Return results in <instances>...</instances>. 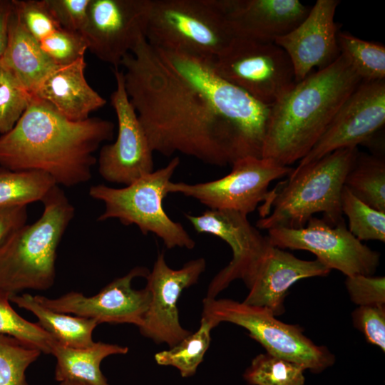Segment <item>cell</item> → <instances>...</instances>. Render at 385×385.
<instances>
[{
	"mask_svg": "<svg viewBox=\"0 0 385 385\" xmlns=\"http://www.w3.org/2000/svg\"><path fill=\"white\" fill-rule=\"evenodd\" d=\"M198 233L215 235L230 247L232 258L209 284L206 297L215 298L230 284L242 279L249 286L261 260L271 245L247 219L233 210H207L200 215H185Z\"/></svg>",
	"mask_w": 385,
	"mask_h": 385,
	"instance_id": "7c38bea8",
	"label": "cell"
},
{
	"mask_svg": "<svg viewBox=\"0 0 385 385\" xmlns=\"http://www.w3.org/2000/svg\"><path fill=\"white\" fill-rule=\"evenodd\" d=\"M345 286L351 300L358 306L385 305L384 277L348 276Z\"/></svg>",
	"mask_w": 385,
	"mask_h": 385,
	"instance_id": "8d00e7d4",
	"label": "cell"
},
{
	"mask_svg": "<svg viewBox=\"0 0 385 385\" xmlns=\"http://www.w3.org/2000/svg\"><path fill=\"white\" fill-rule=\"evenodd\" d=\"M338 0H317L306 17L274 43L287 54L297 83L313 68H323L340 55L334 15Z\"/></svg>",
	"mask_w": 385,
	"mask_h": 385,
	"instance_id": "ac0fdd59",
	"label": "cell"
},
{
	"mask_svg": "<svg viewBox=\"0 0 385 385\" xmlns=\"http://www.w3.org/2000/svg\"><path fill=\"white\" fill-rule=\"evenodd\" d=\"M90 1L45 0V2L61 29L82 34L87 21Z\"/></svg>",
	"mask_w": 385,
	"mask_h": 385,
	"instance_id": "74e56055",
	"label": "cell"
},
{
	"mask_svg": "<svg viewBox=\"0 0 385 385\" xmlns=\"http://www.w3.org/2000/svg\"><path fill=\"white\" fill-rule=\"evenodd\" d=\"M12 9V1L0 0V60L7 44L9 24Z\"/></svg>",
	"mask_w": 385,
	"mask_h": 385,
	"instance_id": "ab89813d",
	"label": "cell"
},
{
	"mask_svg": "<svg viewBox=\"0 0 385 385\" xmlns=\"http://www.w3.org/2000/svg\"><path fill=\"white\" fill-rule=\"evenodd\" d=\"M84 57L58 66L40 83L34 96L50 104L66 118L82 121L106 103V100L88 83Z\"/></svg>",
	"mask_w": 385,
	"mask_h": 385,
	"instance_id": "44dd1931",
	"label": "cell"
},
{
	"mask_svg": "<svg viewBox=\"0 0 385 385\" xmlns=\"http://www.w3.org/2000/svg\"><path fill=\"white\" fill-rule=\"evenodd\" d=\"M353 325L367 342L385 351V305L359 306L351 314Z\"/></svg>",
	"mask_w": 385,
	"mask_h": 385,
	"instance_id": "d590c367",
	"label": "cell"
},
{
	"mask_svg": "<svg viewBox=\"0 0 385 385\" xmlns=\"http://www.w3.org/2000/svg\"><path fill=\"white\" fill-rule=\"evenodd\" d=\"M149 272L145 267H133L125 275L115 279L98 294L90 297L70 292L55 299L42 295L34 297L53 311L93 319L98 324H131L139 328L143 323L151 295L146 287L142 289H133L132 281L136 277H146Z\"/></svg>",
	"mask_w": 385,
	"mask_h": 385,
	"instance_id": "5bb4252c",
	"label": "cell"
},
{
	"mask_svg": "<svg viewBox=\"0 0 385 385\" xmlns=\"http://www.w3.org/2000/svg\"><path fill=\"white\" fill-rule=\"evenodd\" d=\"M202 317L217 327L226 322L240 326L259 342L266 352L297 364L313 373H320L335 362L334 355L315 344L296 324L284 323L268 309L230 299L205 297Z\"/></svg>",
	"mask_w": 385,
	"mask_h": 385,
	"instance_id": "ba28073f",
	"label": "cell"
},
{
	"mask_svg": "<svg viewBox=\"0 0 385 385\" xmlns=\"http://www.w3.org/2000/svg\"><path fill=\"white\" fill-rule=\"evenodd\" d=\"M337 41L342 54L362 81L385 80V47L348 32L339 31Z\"/></svg>",
	"mask_w": 385,
	"mask_h": 385,
	"instance_id": "83f0119b",
	"label": "cell"
},
{
	"mask_svg": "<svg viewBox=\"0 0 385 385\" xmlns=\"http://www.w3.org/2000/svg\"><path fill=\"white\" fill-rule=\"evenodd\" d=\"M149 0H91L82 32L89 50L118 68L123 58L145 36Z\"/></svg>",
	"mask_w": 385,
	"mask_h": 385,
	"instance_id": "2e32d148",
	"label": "cell"
},
{
	"mask_svg": "<svg viewBox=\"0 0 385 385\" xmlns=\"http://www.w3.org/2000/svg\"><path fill=\"white\" fill-rule=\"evenodd\" d=\"M344 186L364 203L385 212V161L381 157L358 153Z\"/></svg>",
	"mask_w": 385,
	"mask_h": 385,
	"instance_id": "d4e9b609",
	"label": "cell"
},
{
	"mask_svg": "<svg viewBox=\"0 0 385 385\" xmlns=\"http://www.w3.org/2000/svg\"><path fill=\"white\" fill-rule=\"evenodd\" d=\"M127 346L94 342L86 348H71L54 341L51 354L56 359L55 379L58 382L76 380L91 385H109L101 370V361L108 356L125 354Z\"/></svg>",
	"mask_w": 385,
	"mask_h": 385,
	"instance_id": "603a6c76",
	"label": "cell"
},
{
	"mask_svg": "<svg viewBox=\"0 0 385 385\" xmlns=\"http://www.w3.org/2000/svg\"><path fill=\"white\" fill-rule=\"evenodd\" d=\"M215 325L202 317L196 332L183 339L169 349L159 351L155 355L158 365L176 368L182 377L192 376L204 359L211 342L210 332Z\"/></svg>",
	"mask_w": 385,
	"mask_h": 385,
	"instance_id": "4316f807",
	"label": "cell"
},
{
	"mask_svg": "<svg viewBox=\"0 0 385 385\" xmlns=\"http://www.w3.org/2000/svg\"><path fill=\"white\" fill-rule=\"evenodd\" d=\"M235 38L272 41L296 27L309 9L298 0H215Z\"/></svg>",
	"mask_w": 385,
	"mask_h": 385,
	"instance_id": "d6986e66",
	"label": "cell"
},
{
	"mask_svg": "<svg viewBox=\"0 0 385 385\" xmlns=\"http://www.w3.org/2000/svg\"><path fill=\"white\" fill-rule=\"evenodd\" d=\"M39 43L46 56L58 66L69 65L83 58L88 50L82 34L61 28L41 40Z\"/></svg>",
	"mask_w": 385,
	"mask_h": 385,
	"instance_id": "836d02e7",
	"label": "cell"
},
{
	"mask_svg": "<svg viewBox=\"0 0 385 385\" xmlns=\"http://www.w3.org/2000/svg\"><path fill=\"white\" fill-rule=\"evenodd\" d=\"M9 297L0 292V334L12 337L51 354L55 339L38 323L21 317L11 306Z\"/></svg>",
	"mask_w": 385,
	"mask_h": 385,
	"instance_id": "1f68e13d",
	"label": "cell"
},
{
	"mask_svg": "<svg viewBox=\"0 0 385 385\" xmlns=\"http://www.w3.org/2000/svg\"><path fill=\"white\" fill-rule=\"evenodd\" d=\"M27 206L0 207V247L19 228L26 224Z\"/></svg>",
	"mask_w": 385,
	"mask_h": 385,
	"instance_id": "f35d334b",
	"label": "cell"
},
{
	"mask_svg": "<svg viewBox=\"0 0 385 385\" xmlns=\"http://www.w3.org/2000/svg\"><path fill=\"white\" fill-rule=\"evenodd\" d=\"M267 237L272 246L309 251L329 269L346 277L373 275L379 265L380 254L354 237L344 219L332 225L312 217L300 228L269 230Z\"/></svg>",
	"mask_w": 385,
	"mask_h": 385,
	"instance_id": "30bf717a",
	"label": "cell"
},
{
	"mask_svg": "<svg viewBox=\"0 0 385 385\" xmlns=\"http://www.w3.org/2000/svg\"><path fill=\"white\" fill-rule=\"evenodd\" d=\"M385 123V81H361L341 106L329 126L297 168L337 150L364 143Z\"/></svg>",
	"mask_w": 385,
	"mask_h": 385,
	"instance_id": "e0dca14e",
	"label": "cell"
},
{
	"mask_svg": "<svg viewBox=\"0 0 385 385\" xmlns=\"http://www.w3.org/2000/svg\"><path fill=\"white\" fill-rule=\"evenodd\" d=\"M55 185L53 178L41 171H13L1 168L0 207L41 202Z\"/></svg>",
	"mask_w": 385,
	"mask_h": 385,
	"instance_id": "484cf974",
	"label": "cell"
},
{
	"mask_svg": "<svg viewBox=\"0 0 385 385\" xmlns=\"http://www.w3.org/2000/svg\"><path fill=\"white\" fill-rule=\"evenodd\" d=\"M58 385H91L89 384L76 380H66L59 382Z\"/></svg>",
	"mask_w": 385,
	"mask_h": 385,
	"instance_id": "60d3db41",
	"label": "cell"
},
{
	"mask_svg": "<svg viewBox=\"0 0 385 385\" xmlns=\"http://www.w3.org/2000/svg\"><path fill=\"white\" fill-rule=\"evenodd\" d=\"M292 170L270 158L248 156L235 162L231 172L221 178L195 184L170 182L167 191L195 199L209 210H233L247 215L265 201L270 184L288 175Z\"/></svg>",
	"mask_w": 385,
	"mask_h": 385,
	"instance_id": "8fae6325",
	"label": "cell"
},
{
	"mask_svg": "<svg viewBox=\"0 0 385 385\" xmlns=\"http://www.w3.org/2000/svg\"><path fill=\"white\" fill-rule=\"evenodd\" d=\"M125 88L153 152L225 166L262 158L205 91L170 68L145 36L122 60Z\"/></svg>",
	"mask_w": 385,
	"mask_h": 385,
	"instance_id": "6da1fadb",
	"label": "cell"
},
{
	"mask_svg": "<svg viewBox=\"0 0 385 385\" xmlns=\"http://www.w3.org/2000/svg\"><path fill=\"white\" fill-rule=\"evenodd\" d=\"M10 301L19 307L34 314L37 322L60 344L71 348H86L95 342L92 334L98 324L96 321L53 311L38 303L28 293L16 294Z\"/></svg>",
	"mask_w": 385,
	"mask_h": 385,
	"instance_id": "cb8c5ba5",
	"label": "cell"
},
{
	"mask_svg": "<svg viewBox=\"0 0 385 385\" xmlns=\"http://www.w3.org/2000/svg\"><path fill=\"white\" fill-rule=\"evenodd\" d=\"M13 11L38 41L60 29L45 0H12Z\"/></svg>",
	"mask_w": 385,
	"mask_h": 385,
	"instance_id": "e575fe53",
	"label": "cell"
},
{
	"mask_svg": "<svg viewBox=\"0 0 385 385\" xmlns=\"http://www.w3.org/2000/svg\"><path fill=\"white\" fill-rule=\"evenodd\" d=\"M43 211L0 247V292L10 297L26 289L46 290L56 278V252L75 210L55 185L41 200Z\"/></svg>",
	"mask_w": 385,
	"mask_h": 385,
	"instance_id": "5b68a950",
	"label": "cell"
},
{
	"mask_svg": "<svg viewBox=\"0 0 385 385\" xmlns=\"http://www.w3.org/2000/svg\"><path fill=\"white\" fill-rule=\"evenodd\" d=\"M341 210L348 217V230L359 240L385 242V212L364 203L344 185L341 194Z\"/></svg>",
	"mask_w": 385,
	"mask_h": 385,
	"instance_id": "f546056e",
	"label": "cell"
},
{
	"mask_svg": "<svg viewBox=\"0 0 385 385\" xmlns=\"http://www.w3.org/2000/svg\"><path fill=\"white\" fill-rule=\"evenodd\" d=\"M179 164V158L175 157L165 167L123 188L93 185L89 195L103 202L105 206L98 220L115 218L124 225H135L143 235L150 232L160 237L168 249H193L194 240L182 224L168 217L163 207L168 194V185Z\"/></svg>",
	"mask_w": 385,
	"mask_h": 385,
	"instance_id": "8992f818",
	"label": "cell"
},
{
	"mask_svg": "<svg viewBox=\"0 0 385 385\" xmlns=\"http://www.w3.org/2000/svg\"><path fill=\"white\" fill-rule=\"evenodd\" d=\"M305 369L267 352L257 355L243 374L250 385H304Z\"/></svg>",
	"mask_w": 385,
	"mask_h": 385,
	"instance_id": "f1b7e54d",
	"label": "cell"
},
{
	"mask_svg": "<svg viewBox=\"0 0 385 385\" xmlns=\"http://www.w3.org/2000/svg\"><path fill=\"white\" fill-rule=\"evenodd\" d=\"M1 61L32 95L43 79L58 67L43 52L39 41L24 26L13 9L7 44Z\"/></svg>",
	"mask_w": 385,
	"mask_h": 385,
	"instance_id": "7402d4cb",
	"label": "cell"
},
{
	"mask_svg": "<svg viewBox=\"0 0 385 385\" xmlns=\"http://www.w3.org/2000/svg\"><path fill=\"white\" fill-rule=\"evenodd\" d=\"M331 270L317 259L304 260L272 245L269 247L249 284L243 302L267 308L274 316L282 314L289 289L297 281L324 277Z\"/></svg>",
	"mask_w": 385,
	"mask_h": 385,
	"instance_id": "ffe728a7",
	"label": "cell"
},
{
	"mask_svg": "<svg viewBox=\"0 0 385 385\" xmlns=\"http://www.w3.org/2000/svg\"><path fill=\"white\" fill-rule=\"evenodd\" d=\"M145 38L154 47L215 58L235 36L215 0H149Z\"/></svg>",
	"mask_w": 385,
	"mask_h": 385,
	"instance_id": "52a82bcc",
	"label": "cell"
},
{
	"mask_svg": "<svg viewBox=\"0 0 385 385\" xmlns=\"http://www.w3.org/2000/svg\"><path fill=\"white\" fill-rule=\"evenodd\" d=\"M41 354L34 346L0 334V385H29L26 371Z\"/></svg>",
	"mask_w": 385,
	"mask_h": 385,
	"instance_id": "4dcf8cb0",
	"label": "cell"
},
{
	"mask_svg": "<svg viewBox=\"0 0 385 385\" xmlns=\"http://www.w3.org/2000/svg\"><path fill=\"white\" fill-rule=\"evenodd\" d=\"M217 73L257 101L272 106L296 83L292 63L274 42L235 38L213 58Z\"/></svg>",
	"mask_w": 385,
	"mask_h": 385,
	"instance_id": "9c48e42d",
	"label": "cell"
},
{
	"mask_svg": "<svg viewBox=\"0 0 385 385\" xmlns=\"http://www.w3.org/2000/svg\"><path fill=\"white\" fill-rule=\"evenodd\" d=\"M358 153L357 147L342 148L292 169L285 182L268 192L259 207L262 217L256 227L297 229L317 212H322L328 222L338 223L344 219L341 194L344 180Z\"/></svg>",
	"mask_w": 385,
	"mask_h": 385,
	"instance_id": "277c9868",
	"label": "cell"
},
{
	"mask_svg": "<svg viewBox=\"0 0 385 385\" xmlns=\"http://www.w3.org/2000/svg\"><path fill=\"white\" fill-rule=\"evenodd\" d=\"M32 96L0 60V134H5L14 127Z\"/></svg>",
	"mask_w": 385,
	"mask_h": 385,
	"instance_id": "d6a6232c",
	"label": "cell"
},
{
	"mask_svg": "<svg viewBox=\"0 0 385 385\" xmlns=\"http://www.w3.org/2000/svg\"><path fill=\"white\" fill-rule=\"evenodd\" d=\"M205 267L206 262L200 257L173 270L167 265L164 252L158 254L145 277L151 299L138 328L143 336L171 347L191 334L180 324L177 304L182 292L198 282Z\"/></svg>",
	"mask_w": 385,
	"mask_h": 385,
	"instance_id": "9a60e30c",
	"label": "cell"
},
{
	"mask_svg": "<svg viewBox=\"0 0 385 385\" xmlns=\"http://www.w3.org/2000/svg\"><path fill=\"white\" fill-rule=\"evenodd\" d=\"M115 125L100 118L71 120L33 95L14 127L0 136V166L50 175L57 185L89 181L94 153L113 139Z\"/></svg>",
	"mask_w": 385,
	"mask_h": 385,
	"instance_id": "7a4b0ae2",
	"label": "cell"
},
{
	"mask_svg": "<svg viewBox=\"0 0 385 385\" xmlns=\"http://www.w3.org/2000/svg\"><path fill=\"white\" fill-rule=\"evenodd\" d=\"M361 81L340 53L329 66L295 83L271 106L262 158L283 166L302 160Z\"/></svg>",
	"mask_w": 385,
	"mask_h": 385,
	"instance_id": "3957f363",
	"label": "cell"
},
{
	"mask_svg": "<svg viewBox=\"0 0 385 385\" xmlns=\"http://www.w3.org/2000/svg\"><path fill=\"white\" fill-rule=\"evenodd\" d=\"M111 103L118 120L116 140L100 150L98 172L107 182L128 185L154 171L153 151L127 95L123 71L113 68Z\"/></svg>",
	"mask_w": 385,
	"mask_h": 385,
	"instance_id": "4fadbf2b",
	"label": "cell"
}]
</instances>
